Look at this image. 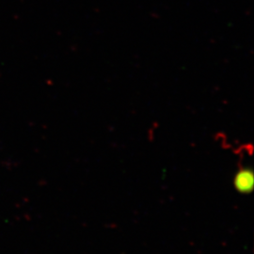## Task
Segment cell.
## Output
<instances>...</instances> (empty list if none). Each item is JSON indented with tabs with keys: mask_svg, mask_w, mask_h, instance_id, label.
Instances as JSON below:
<instances>
[{
	"mask_svg": "<svg viewBox=\"0 0 254 254\" xmlns=\"http://www.w3.org/2000/svg\"><path fill=\"white\" fill-rule=\"evenodd\" d=\"M234 186L239 193H251L254 190V173L252 169L241 168L234 178Z\"/></svg>",
	"mask_w": 254,
	"mask_h": 254,
	"instance_id": "cell-1",
	"label": "cell"
}]
</instances>
